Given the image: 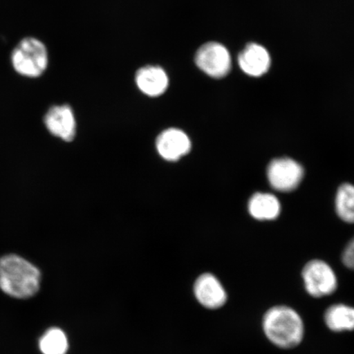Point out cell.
Returning a JSON list of instances; mask_svg holds the SVG:
<instances>
[{
	"instance_id": "52a82bcc",
	"label": "cell",
	"mask_w": 354,
	"mask_h": 354,
	"mask_svg": "<svg viewBox=\"0 0 354 354\" xmlns=\"http://www.w3.org/2000/svg\"><path fill=\"white\" fill-rule=\"evenodd\" d=\"M44 125L53 136L64 141H72L77 132L73 110L68 104L53 106L44 116Z\"/></svg>"
},
{
	"instance_id": "3957f363",
	"label": "cell",
	"mask_w": 354,
	"mask_h": 354,
	"mask_svg": "<svg viewBox=\"0 0 354 354\" xmlns=\"http://www.w3.org/2000/svg\"><path fill=\"white\" fill-rule=\"evenodd\" d=\"M11 64L15 73L26 78H39L46 72L48 52L41 39L22 38L12 51Z\"/></svg>"
},
{
	"instance_id": "5bb4252c",
	"label": "cell",
	"mask_w": 354,
	"mask_h": 354,
	"mask_svg": "<svg viewBox=\"0 0 354 354\" xmlns=\"http://www.w3.org/2000/svg\"><path fill=\"white\" fill-rule=\"evenodd\" d=\"M39 351L43 354H66L68 351V340L64 330L52 327L39 340Z\"/></svg>"
},
{
	"instance_id": "ba28073f",
	"label": "cell",
	"mask_w": 354,
	"mask_h": 354,
	"mask_svg": "<svg viewBox=\"0 0 354 354\" xmlns=\"http://www.w3.org/2000/svg\"><path fill=\"white\" fill-rule=\"evenodd\" d=\"M194 295L202 306L209 309L223 307L227 301V293L221 281L210 273L203 274L194 286Z\"/></svg>"
},
{
	"instance_id": "277c9868",
	"label": "cell",
	"mask_w": 354,
	"mask_h": 354,
	"mask_svg": "<svg viewBox=\"0 0 354 354\" xmlns=\"http://www.w3.org/2000/svg\"><path fill=\"white\" fill-rule=\"evenodd\" d=\"M305 290L313 298L333 295L338 288L337 276L330 266L322 260L310 261L302 271Z\"/></svg>"
},
{
	"instance_id": "7a4b0ae2",
	"label": "cell",
	"mask_w": 354,
	"mask_h": 354,
	"mask_svg": "<svg viewBox=\"0 0 354 354\" xmlns=\"http://www.w3.org/2000/svg\"><path fill=\"white\" fill-rule=\"evenodd\" d=\"M262 327L268 342L282 349L298 347L305 335L302 317L287 305L268 308L263 317Z\"/></svg>"
},
{
	"instance_id": "5b68a950",
	"label": "cell",
	"mask_w": 354,
	"mask_h": 354,
	"mask_svg": "<svg viewBox=\"0 0 354 354\" xmlns=\"http://www.w3.org/2000/svg\"><path fill=\"white\" fill-rule=\"evenodd\" d=\"M194 62L203 73L215 79L227 77L232 66L227 48L218 42L203 44L196 52Z\"/></svg>"
},
{
	"instance_id": "2e32d148",
	"label": "cell",
	"mask_w": 354,
	"mask_h": 354,
	"mask_svg": "<svg viewBox=\"0 0 354 354\" xmlns=\"http://www.w3.org/2000/svg\"><path fill=\"white\" fill-rule=\"evenodd\" d=\"M342 262L347 268L354 270V238L345 247L342 254Z\"/></svg>"
},
{
	"instance_id": "4fadbf2b",
	"label": "cell",
	"mask_w": 354,
	"mask_h": 354,
	"mask_svg": "<svg viewBox=\"0 0 354 354\" xmlns=\"http://www.w3.org/2000/svg\"><path fill=\"white\" fill-rule=\"evenodd\" d=\"M250 214L260 221L276 219L281 212V205L272 194L257 193L249 203Z\"/></svg>"
},
{
	"instance_id": "6da1fadb",
	"label": "cell",
	"mask_w": 354,
	"mask_h": 354,
	"mask_svg": "<svg viewBox=\"0 0 354 354\" xmlns=\"http://www.w3.org/2000/svg\"><path fill=\"white\" fill-rule=\"evenodd\" d=\"M41 273L29 261L17 254L0 258V290L17 299L32 298L41 289Z\"/></svg>"
},
{
	"instance_id": "9c48e42d",
	"label": "cell",
	"mask_w": 354,
	"mask_h": 354,
	"mask_svg": "<svg viewBox=\"0 0 354 354\" xmlns=\"http://www.w3.org/2000/svg\"><path fill=\"white\" fill-rule=\"evenodd\" d=\"M156 148L163 159L176 162L189 153L192 141L183 131L177 128H169L158 136Z\"/></svg>"
},
{
	"instance_id": "30bf717a",
	"label": "cell",
	"mask_w": 354,
	"mask_h": 354,
	"mask_svg": "<svg viewBox=\"0 0 354 354\" xmlns=\"http://www.w3.org/2000/svg\"><path fill=\"white\" fill-rule=\"evenodd\" d=\"M238 64L245 74L259 77L268 72L271 66V57L263 46L251 43L239 55Z\"/></svg>"
},
{
	"instance_id": "8fae6325",
	"label": "cell",
	"mask_w": 354,
	"mask_h": 354,
	"mask_svg": "<svg viewBox=\"0 0 354 354\" xmlns=\"http://www.w3.org/2000/svg\"><path fill=\"white\" fill-rule=\"evenodd\" d=\"M136 83L139 90L149 97H158L166 92L169 78L165 70L158 66H146L136 74Z\"/></svg>"
},
{
	"instance_id": "9a60e30c",
	"label": "cell",
	"mask_w": 354,
	"mask_h": 354,
	"mask_svg": "<svg viewBox=\"0 0 354 354\" xmlns=\"http://www.w3.org/2000/svg\"><path fill=\"white\" fill-rule=\"evenodd\" d=\"M336 212L345 223H354V185L344 184L338 189Z\"/></svg>"
},
{
	"instance_id": "7c38bea8",
	"label": "cell",
	"mask_w": 354,
	"mask_h": 354,
	"mask_svg": "<svg viewBox=\"0 0 354 354\" xmlns=\"http://www.w3.org/2000/svg\"><path fill=\"white\" fill-rule=\"evenodd\" d=\"M324 322L330 330L342 332L354 330V307L344 304H335L326 308Z\"/></svg>"
},
{
	"instance_id": "8992f818",
	"label": "cell",
	"mask_w": 354,
	"mask_h": 354,
	"mask_svg": "<svg viewBox=\"0 0 354 354\" xmlns=\"http://www.w3.org/2000/svg\"><path fill=\"white\" fill-rule=\"evenodd\" d=\"M304 177V168L289 158L274 159L268 168V178L273 189L290 192L297 188Z\"/></svg>"
}]
</instances>
